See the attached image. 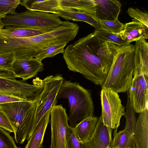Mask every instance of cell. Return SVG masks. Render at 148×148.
I'll return each mask as SVG.
<instances>
[{"label":"cell","mask_w":148,"mask_h":148,"mask_svg":"<svg viewBox=\"0 0 148 148\" xmlns=\"http://www.w3.org/2000/svg\"><path fill=\"white\" fill-rule=\"evenodd\" d=\"M62 54L70 71L79 73L101 86L106 79L113 58L111 43L98 39L93 32L68 46Z\"/></svg>","instance_id":"obj_1"},{"label":"cell","mask_w":148,"mask_h":148,"mask_svg":"<svg viewBox=\"0 0 148 148\" xmlns=\"http://www.w3.org/2000/svg\"><path fill=\"white\" fill-rule=\"evenodd\" d=\"M113 58L102 88L116 92L127 91L132 80L134 69L135 47L129 44L119 46L111 43Z\"/></svg>","instance_id":"obj_2"},{"label":"cell","mask_w":148,"mask_h":148,"mask_svg":"<svg viewBox=\"0 0 148 148\" xmlns=\"http://www.w3.org/2000/svg\"><path fill=\"white\" fill-rule=\"evenodd\" d=\"M68 100L69 114V126L72 128L77 123L86 118L93 116L94 108L90 91L76 82L63 81L56 96V99Z\"/></svg>","instance_id":"obj_3"},{"label":"cell","mask_w":148,"mask_h":148,"mask_svg":"<svg viewBox=\"0 0 148 148\" xmlns=\"http://www.w3.org/2000/svg\"><path fill=\"white\" fill-rule=\"evenodd\" d=\"M36 105V100L0 104V108L14 129L16 143L23 144L29 138L34 122Z\"/></svg>","instance_id":"obj_4"},{"label":"cell","mask_w":148,"mask_h":148,"mask_svg":"<svg viewBox=\"0 0 148 148\" xmlns=\"http://www.w3.org/2000/svg\"><path fill=\"white\" fill-rule=\"evenodd\" d=\"M4 27H22L34 29H55L63 21L54 14L29 10L7 15L0 20Z\"/></svg>","instance_id":"obj_5"},{"label":"cell","mask_w":148,"mask_h":148,"mask_svg":"<svg viewBox=\"0 0 148 148\" xmlns=\"http://www.w3.org/2000/svg\"><path fill=\"white\" fill-rule=\"evenodd\" d=\"M33 83L31 84L23 80H17L12 72L0 71V92L34 101L42 91L44 84L42 80L38 77L33 79Z\"/></svg>","instance_id":"obj_6"},{"label":"cell","mask_w":148,"mask_h":148,"mask_svg":"<svg viewBox=\"0 0 148 148\" xmlns=\"http://www.w3.org/2000/svg\"><path fill=\"white\" fill-rule=\"evenodd\" d=\"M61 75H50L42 80V91L36 100V109L34 122L29 138L44 115L57 105L56 96L64 81Z\"/></svg>","instance_id":"obj_7"},{"label":"cell","mask_w":148,"mask_h":148,"mask_svg":"<svg viewBox=\"0 0 148 148\" xmlns=\"http://www.w3.org/2000/svg\"><path fill=\"white\" fill-rule=\"evenodd\" d=\"M100 97L103 122L114 129V136L120 125L121 118L125 114V108L118 93L111 90L102 88Z\"/></svg>","instance_id":"obj_8"},{"label":"cell","mask_w":148,"mask_h":148,"mask_svg":"<svg viewBox=\"0 0 148 148\" xmlns=\"http://www.w3.org/2000/svg\"><path fill=\"white\" fill-rule=\"evenodd\" d=\"M51 139L49 148H68L66 138L68 116L61 105L53 106L50 111Z\"/></svg>","instance_id":"obj_9"},{"label":"cell","mask_w":148,"mask_h":148,"mask_svg":"<svg viewBox=\"0 0 148 148\" xmlns=\"http://www.w3.org/2000/svg\"><path fill=\"white\" fill-rule=\"evenodd\" d=\"M148 77L143 74L133 76L127 91L135 112L140 113L148 108Z\"/></svg>","instance_id":"obj_10"},{"label":"cell","mask_w":148,"mask_h":148,"mask_svg":"<svg viewBox=\"0 0 148 148\" xmlns=\"http://www.w3.org/2000/svg\"><path fill=\"white\" fill-rule=\"evenodd\" d=\"M43 69L42 62L33 57L15 58L12 68L15 77L24 81L36 76Z\"/></svg>","instance_id":"obj_11"},{"label":"cell","mask_w":148,"mask_h":148,"mask_svg":"<svg viewBox=\"0 0 148 148\" xmlns=\"http://www.w3.org/2000/svg\"><path fill=\"white\" fill-rule=\"evenodd\" d=\"M112 129L103 123L101 115L94 133L88 141L82 143L84 148H107L112 140Z\"/></svg>","instance_id":"obj_12"},{"label":"cell","mask_w":148,"mask_h":148,"mask_svg":"<svg viewBox=\"0 0 148 148\" xmlns=\"http://www.w3.org/2000/svg\"><path fill=\"white\" fill-rule=\"evenodd\" d=\"M95 17L100 19L114 21L118 19L121 4L118 0H93Z\"/></svg>","instance_id":"obj_13"},{"label":"cell","mask_w":148,"mask_h":148,"mask_svg":"<svg viewBox=\"0 0 148 148\" xmlns=\"http://www.w3.org/2000/svg\"><path fill=\"white\" fill-rule=\"evenodd\" d=\"M132 20L124 24L123 29L116 34L129 44L141 39H147L148 28L140 22Z\"/></svg>","instance_id":"obj_14"},{"label":"cell","mask_w":148,"mask_h":148,"mask_svg":"<svg viewBox=\"0 0 148 148\" xmlns=\"http://www.w3.org/2000/svg\"><path fill=\"white\" fill-rule=\"evenodd\" d=\"M133 76L143 74L148 77V43L145 39L136 42Z\"/></svg>","instance_id":"obj_15"},{"label":"cell","mask_w":148,"mask_h":148,"mask_svg":"<svg viewBox=\"0 0 148 148\" xmlns=\"http://www.w3.org/2000/svg\"><path fill=\"white\" fill-rule=\"evenodd\" d=\"M148 108L140 113L132 138L136 148H148Z\"/></svg>","instance_id":"obj_16"},{"label":"cell","mask_w":148,"mask_h":148,"mask_svg":"<svg viewBox=\"0 0 148 148\" xmlns=\"http://www.w3.org/2000/svg\"><path fill=\"white\" fill-rule=\"evenodd\" d=\"M99 118L94 116L86 118L77 123L73 128L78 139L83 143L88 141L93 135Z\"/></svg>","instance_id":"obj_17"},{"label":"cell","mask_w":148,"mask_h":148,"mask_svg":"<svg viewBox=\"0 0 148 148\" xmlns=\"http://www.w3.org/2000/svg\"><path fill=\"white\" fill-rule=\"evenodd\" d=\"M54 14L66 20L85 22L93 26L95 30L102 29L100 25L92 17L91 14L80 11L68 8H58Z\"/></svg>","instance_id":"obj_18"},{"label":"cell","mask_w":148,"mask_h":148,"mask_svg":"<svg viewBox=\"0 0 148 148\" xmlns=\"http://www.w3.org/2000/svg\"><path fill=\"white\" fill-rule=\"evenodd\" d=\"M50 111H48L40 120L31 136L27 140L25 148H41L45 132L49 121Z\"/></svg>","instance_id":"obj_19"},{"label":"cell","mask_w":148,"mask_h":148,"mask_svg":"<svg viewBox=\"0 0 148 148\" xmlns=\"http://www.w3.org/2000/svg\"><path fill=\"white\" fill-rule=\"evenodd\" d=\"M20 5L27 10L52 14L59 8V0H24L21 1Z\"/></svg>","instance_id":"obj_20"},{"label":"cell","mask_w":148,"mask_h":148,"mask_svg":"<svg viewBox=\"0 0 148 148\" xmlns=\"http://www.w3.org/2000/svg\"><path fill=\"white\" fill-rule=\"evenodd\" d=\"M54 29H37L22 27H6L0 29V35L17 38H28L48 32Z\"/></svg>","instance_id":"obj_21"},{"label":"cell","mask_w":148,"mask_h":148,"mask_svg":"<svg viewBox=\"0 0 148 148\" xmlns=\"http://www.w3.org/2000/svg\"><path fill=\"white\" fill-rule=\"evenodd\" d=\"M59 8H68L93 15L95 3L93 0H59Z\"/></svg>","instance_id":"obj_22"},{"label":"cell","mask_w":148,"mask_h":148,"mask_svg":"<svg viewBox=\"0 0 148 148\" xmlns=\"http://www.w3.org/2000/svg\"><path fill=\"white\" fill-rule=\"evenodd\" d=\"M68 43L62 42L56 44L45 48L38 52L34 58L42 61L43 59L47 58H53L59 53H63L64 47Z\"/></svg>","instance_id":"obj_23"},{"label":"cell","mask_w":148,"mask_h":148,"mask_svg":"<svg viewBox=\"0 0 148 148\" xmlns=\"http://www.w3.org/2000/svg\"><path fill=\"white\" fill-rule=\"evenodd\" d=\"M96 37L103 41L122 46L130 44L124 41L116 33L101 29L95 30L93 32Z\"/></svg>","instance_id":"obj_24"},{"label":"cell","mask_w":148,"mask_h":148,"mask_svg":"<svg viewBox=\"0 0 148 148\" xmlns=\"http://www.w3.org/2000/svg\"><path fill=\"white\" fill-rule=\"evenodd\" d=\"M132 139V136L124 130L116 133L109 147L111 148H128Z\"/></svg>","instance_id":"obj_25"},{"label":"cell","mask_w":148,"mask_h":148,"mask_svg":"<svg viewBox=\"0 0 148 148\" xmlns=\"http://www.w3.org/2000/svg\"><path fill=\"white\" fill-rule=\"evenodd\" d=\"M135 112L131 105L129 94L127 92V101L126 111L124 115L126 118V123L124 129L132 136L136 125L137 119Z\"/></svg>","instance_id":"obj_26"},{"label":"cell","mask_w":148,"mask_h":148,"mask_svg":"<svg viewBox=\"0 0 148 148\" xmlns=\"http://www.w3.org/2000/svg\"><path fill=\"white\" fill-rule=\"evenodd\" d=\"M91 16L103 29L116 34L120 32L124 28V24L118 19L114 21H106L99 19L91 14Z\"/></svg>","instance_id":"obj_27"},{"label":"cell","mask_w":148,"mask_h":148,"mask_svg":"<svg viewBox=\"0 0 148 148\" xmlns=\"http://www.w3.org/2000/svg\"><path fill=\"white\" fill-rule=\"evenodd\" d=\"M21 3L20 0H0V20L7 14L16 12L15 9Z\"/></svg>","instance_id":"obj_28"},{"label":"cell","mask_w":148,"mask_h":148,"mask_svg":"<svg viewBox=\"0 0 148 148\" xmlns=\"http://www.w3.org/2000/svg\"><path fill=\"white\" fill-rule=\"evenodd\" d=\"M15 59L13 53H0V71L12 72V66Z\"/></svg>","instance_id":"obj_29"},{"label":"cell","mask_w":148,"mask_h":148,"mask_svg":"<svg viewBox=\"0 0 148 148\" xmlns=\"http://www.w3.org/2000/svg\"><path fill=\"white\" fill-rule=\"evenodd\" d=\"M0 148H19L10 133L0 127Z\"/></svg>","instance_id":"obj_30"},{"label":"cell","mask_w":148,"mask_h":148,"mask_svg":"<svg viewBox=\"0 0 148 148\" xmlns=\"http://www.w3.org/2000/svg\"><path fill=\"white\" fill-rule=\"evenodd\" d=\"M127 13L134 20L139 22L148 28V14L146 12H143L138 8H129Z\"/></svg>","instance_id":"obj_31"},{"label":"cell","mask_w":148,"mask_h":148,"mask_svg":"<svg viewBox=\"0 0 148 148\" xmlns=\"http://www.w3.org/2000/svg\"><path fill=\"white\" fill-rule=\"evenodd\" d=\"M66 138L68 148H84L82 143L78 139L73 128L69 125L66 129Z\"/></svg>","instance_id":"obj_32"},{"label":"cell","mask_w":148,"mask_h":148,"mask_svg":"<svg viewBox=\"0 0 148 148\" xmlns=\"http://www.w3.org/2000/svg\"><path fill=\"white\" fill-rule=\"evenodd\" d=\"M27 101L12 94L0 92V104Z\"/></svg>","instance_id":"obj_33"},{"label":"cell","mask_w":148,"mask_h":148,"mask_svg":"<svg viewBox=\"0 0 148 148\" xmlns=\"http://www.w3.org/2000/svg\"><path fill=\"white\" fill-rule=\"evenodd\" d=\"M0 127L9 133H14V129L8 119L0 108Z\"/></svg>","instance_id":"obj_34"},{"label":"cell","mask_w":148,"mask_h":148,"mask_svg":"<svg viewBox=\"0 0 148 148\" xmlns=\"http://www.w3.org/2000/svg\"><path fill=\"white\" fill-rule=\"evenodd\" d=\"M3 27L2 26V25L1 24L0 22V29L3 28Z\"/></svg>","instance_id":"obj_35"},{"label":"cell","mask_w":148,"mask_h":148,"mask_svg":"<svg viewBox=\"0 0 148 148\" xmlns=\"http://www.w3.org/2000/svg\"><path fill=\"white\" fill-rule=\"evenodd\" d=\"M107 148H111L110 147H107Z\"/></svg>","instance_id":"obj_36"},{"label":"cell","mask_w":148,"mask_h":148,"mask_svg":"<svg viewBox=\"0 0 148 148\" xmlns=\"http://www.w3.org/2000/svg\"><path fill=\"white\" fill-rule=\"evenodd\" d=\"M128 148H131L130 147Z\"/></svg>","instance_id":"obj_37"}]
</instances>
